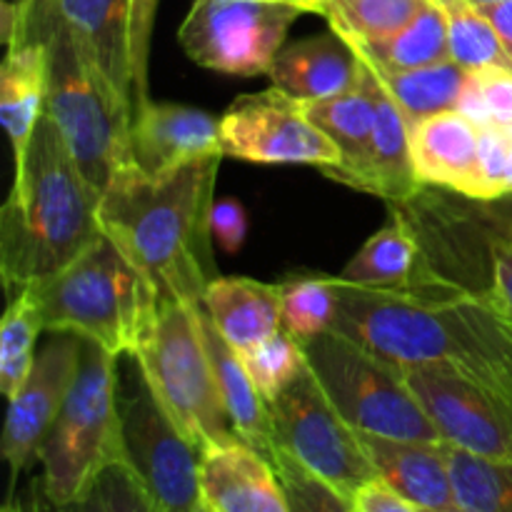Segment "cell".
Listing matches in <instances>:
<instances>
[{
    "label": "cell",
    "mask_w": 512,
    "mask_h": 512,
    "mask_svg": "<svg viewBox=\"0 0 512 512\" xmlns=\"http://www.w3.org/2000/svg\"><path fill=\"white\" fill-rule=\"evenodd\" d=\"M425 512H475V510H468V508H463V505H450V508H440V510H425Z\"/></svg>",
    "instance_id": "obj_48"
},
{
    "label": "cell",
    "mask_w": 512,
    "mask_h": 512,
    "mask_svg": "<svg viewBox=\"0 0 512 512\" xmlns=\"http://www.w3.org/2000/svg\"><path fill=\"white\" fill-rule=\"evenodd\" d=\"M423 275H428V270L420 250L418 230L398 208H393L388 223L370 235L368 243L353 255L338 278L355 288L423 293V280H428Z\"/></svg>",
    "instance_id": "obj_25"
},
{
    "label": "cell",
    "mask_w": 512,
    "mask_h": 512,
    "mask_svg": "<svg viewBox=\"0 0 512 512\" xmlns=\"http://www.w3.org/2000/svg\"><path fill=\"white\" fill-rule=\"evenodd\" d=\"M15 512H98V508H95L93 490H90L85 498L75 500V503L60 505V503H53V500L43 493L38 480H35V483L30 485L28 498H25L23 503H20V500L15 503Z\"/></svg>",
    "instance_id": "obj_43"
},
{
    "label": "cell",
    "mask_w": 512,
    "mask_h": 512,
    "mask_svg": "<svg viewBox=\"0 0 512 512\" xmlns=\"http://www.w3.org/2000/svg\"><path fill=\"white\" fill-rule=\"evenodd\" d=\"M3 38L8 53L0 68V120L18 158L28 148L30 135L45 113L48 48L45 40L15 13L13 3L3 5Z\"/></svg>",
    "instance_id": "obj_16"
},
{
    "label": "cell",
    "mask_w": 512,
    "mask_h": 512,
    "mask_svg": "<svg viewBox=\"0 0 512 512\" xmlns=\"http://www.w3.org/2000/svg\"><path fill=\"white\" fill-rule=\"evenodd\" d=\"M303 348L330 403L358 433L443 443L403 370L335 330L303 343Z\"/></svg>",
    "instance_id": "obj_9"
},
{
    "label": "cell",
    "mask_w": 512,
    "mask_h": 512,
    "mask_svg": "<svg viewBox=\"0 0 512 512\" xmlns=\"http://www.w3.org/2000/svg\"><path fill=\"white\" fill-rule=\"evenodd\" d=\"M478 138L480 130L460 110H443L410 123L413 163L423 185H438L478 200Z\"/></svg>",
    "instance_id": "obj_18"
},
{
    "label": "cell",
    "mask_w": 512,
    "mask_h": 512,
    "mask_svg": "<svg viewBox=\"0 0 512 512\" xmlns=\"http://www.w3.org/2000/svg\"><path fill=\"white\" fill-rule=\"evenodd\" d=\"M93 498L98 512H165L123 460H115L100 473Z\"/></svg>",
    "instance_id": "obj_37"
},
{
    "label": "cell",
    "mask_w": 512,
    "mask_h": 512,
    "mask_svg": "<svg viewBox=\"0 0 512 512\" xmlns=\"http://www.w3.org/2000/svg\"><path fill=\"white\" fill-rule=\"evenodd\" d=\"M283 288V328L300 343L320 338L335 328L340 308L338 275H308L280 283Z\"/></svg>",
    "instance_id": "obj_32"
},
{
    "label": "cell",
    "mask_w": 512,
    "mask_h": 512,
    "mask_svg": "<svg viewBox=\"0 0 512 512\" xmlns=\"http://www.w3.org/2000/svg\"><path fill=\"white\" fill-rule=\"evenodd\" d=\"M15 13L45 40V113L63 133L75 163L100 190L133 165L130 128L135 108L118 95L88 50L60 18L55 0H15Z\"/></svg>",
    "instance_id": "obj_4"
},
{
    "label": "cell",
    "mask_w": 512,
    "mask_h": 512,
    "mask_svg": "<svg viewBox=\"0 0 512 512\" xmlns=\"http://www.w3.org/2000/svg\"><path fill=\"white\" fill-rule=\"evenodd\" d=\"M30 288L38 298L43 330L95 340L113 355L135 350L143 323L158 303L153 285L105 235L68 268Z\"/></svg>",
    "instance_id": "obj_5"
},
{
    "label": "cell",
    "mask_w": 512,
    "mask_h": 512,
    "mask_svg": "<svg viewBox=\"0 0 512 512\" xmlns=\"http://www.w3.org/2000/svg\"><path fill=\"white\" fill-rule=\"evenodd\" d=\"M268 410L275 450H285L350 500L365 483L378 480L360 433L330 403L310 365L290 388L268 403Z\"/></svg>",
    "instance_id": "obj_10"
},
{
    "label": "cell",
    "mask_w": 512,
    "mask_h": 512,
    "mask_svg": "<svg viewBox=\"0 0 512 512\" xmlns=\"http://www.w3.org/2000/svg\"><path fill=\"white\" fill-rule=\"evenodd\" d=\"M215 328L238 353L255 348L283 328V288L250 278H215L203 293Z\"/></svg>",
    "instance_id": "obj_24"
},
{
    "label": "cell",
    "mask_w": 512,
    "mask_h": 512,
    "mask_svg": "<svg viewBox=\"0 0 512 512\" xmlns=\"http://www.w3.org/2000/svg\"><path fill=\"white\" fill-rule=\"evenodd\" d=\"M223 158L260 165H340V150L310 120L305 105L270 85L245 93L220 118Z\"/></svg>",
    "instance_id": "obj_12"
},
{
    "label": "cell",
    "mask_w": 512,
    "mask_h": 512,
    "mask_svg": "<svg viewBox=\"0 0 512 512\" xmlns=\"http://www.w3.org/2000/svg\"><path fill=\"white\" fill-rule=\"evenodd\" d=\"M455 110H460L478 130L490 125L512 128V70H470Z\"/></svg>",
    "instance_id": "obj_35"
},
{
    "label": "cell",
    "mask_w": 512,
    "mask_h": 512,
    "mask_svg": "<svg viewBox=\"0 0 512 512\" xmlns=\"http://www.w3.org/2000/svg\"><path fill=\"white\" fill-rule=\"evenodd\" d=\"M333 330L400 370H455L512 408V315L490 293L368 290L340 280Z\"/></svg>",
    "instance_id": "obj_1"
},
{
    "label": "cell",
    "mask_w": 512,
    "mask_h": 512,
    "mask_svg": "<svg viewBox=\"0 0 512 512\" xmlns=\"http://www.w3.org/2000/svg\"><path fill=\"white\" fill-rule=\"evenodd\" d=\"M358 58L383 70H413L450 60L448 18L438 0H430L403 30L388 40L365 48H353Z\"/></svg>",
    "instance_id": "obj_28"
},
{
    "label": "cell",
    "mask_w": 512,
    "mask_h": 512,
    "mask_svg": "<svg viewBox=\"0 0 512 512\" xmlns=\"http://www.w3.org/2000/svg\"><path fill=\"white\" fill-rule=\"evenodd\" d=\"M490 275L488 293L498 300L500 308L512 315V230L498 228V233L490 238Z\"/></svg>",
    "instance_id": "obj_41"
},
{
    "label": "cell",
    "mask_w": 512,
    "mask_h": 512,
    "mask_svg": "<svg viewBox=\"0 0 512 512\" xmlns=\"http://www.w3.org/2000/svg\"><path fill=\"white\" fill-rule=\"evenodd\" d=\"M223 155L150 178L135 165L118 173L100 200V228L158 298L198 303L205 278L215 173Z\"/></svg>",
    "instance_id": "obj_2"
},
{
    "label": "cell",
    "mask_w": 512,
    "mask_h": 512,
    "mask_svg": "<svg viewBox=\"0 0 512 512\" xmlns=\"http://www.w3.org/2000/svg\"><path fill=\"white\" fill-rule=\"evenodd\" d=\"M240 358L265 403H273L285 388H290L308 370L303 343L285 328H280L278 333L270 335L255 348L240 353Z\"/></svg>",
    "instance_id": "obj_34"
},
{
    "label": "cell",
    "mask_w": 512,
    "mask_h": 512,
    "mask_svg": "<svg viewBox=\"0 0 512 512\" xmlns=\"http://www.w3.org/2000/svg\"><path fill=\"white\" fill-rule=\"evenodd\" d=\"M508 140H510V163H508V195H512V128H508Z\"/></svg>",
    "instance_id": "obj_47"
},
{
    "label": "cell",
    "mask_w": 512,
    "mask_h": 512,
    "mask_svg": "<svg viewBox=\"0 0 512 512\" xmlns=\"http://www.w3.org/2000/svg\"><path fill=\"white\" fill-rule=\"evenodd\" d=\"M200 500L208 512H290L275 465L243 440L203 450Z\"/></svg>",
    "instance_id": "obj_17"
},
{
    "label": "cell",
    "mask_w": 512,
    "mask_h": 512,
    "mask_svg": "<svg viewBox=\"0 0 512 512\" xmlns=\"http://www.w3.org/2000/svg\"><path fill=\"white\" fill-rule=\"evenodd\" d=\"M100 190L85 178L48 113L15 158V180L0 210V273L8 293L40 283L103 238Z\"/></svg>",
    "instance_id": "obj_3"
},
{
    "label": "cell",
    "mask_w": 512,
    "mask_h": 512,
    "mask_svg": "<svg viewBox=\"0 0 512 512\" xmlns=\"http://www.w3.org/2000/svg\"><path fill=\"white\" fill-rule=\"evenodd\" d=\"M195 318H198L200 335H203L205 350H208L210 363H213L215 383H218L220 398H223V405L228 410V418L233 423L235 433L240 435L243 443H248L250 448H255L273 463L275 438L268 403L255 390L238 350L215 328L203 300L195 303Z\"/></svg>",
    "instance_id": "obj_22"
},
{
    "label": "cell",
    "mask_w": 512,
    "mask_h": 512,
    "mask_svg": "<svg viewBox=\"0 0 512 512\" xmlns=\"http://www.w3.org/2000/svg\"><path fill=\"white\" fill-rule=\"evenodd\" d=\"M115 358L95 340H80L78 375L38 450V483L53 503L85 498L100 473L120 460Z\"/></svg>",
    "instance_id": "obj_7"
},
{
    "label": "cell",
    "mask_w": 512,
    "mask_h": 512,
    "mask_svg": "<svg viewBox=\"0 0 512 512\" xmlns=\"http://www.w3.org/2000/svg\"><path fill=\"white\" fill-rule=\"evenodd\" d=\"M448 18L450 60L465 70L508 68L512 58L488 15L473 0H438Z\"/></svg>",
    "instance_id": "obj_31"
},
{
    "label": "cell",
    "mask_w": 512,
    "mask_h": 512,
    "mask_svg": "<svg viewBox=\"0 0 512 512\" xmlns=\"http://www.w3.org/2000/svg\"><path fill=\"white\" fill-rule=\"evenodd\" d=\"M363 448L375 473L385 485L423 510H440L455 505L450 445L425 440L380 438L360 433Z\"/></svg>",
    "instance_id": "obj_19"
},
{
    "label": "cell",
    "mask_w": 512,
    "mask_h": 512,
    "mask_svg": "<svg viewBox=\"0 0 512 512\" xmlns=\"http://www.w3.org/2000/svg\"><path fill=\"white\" fill-rule=\"evenodd\" d=\"M130 153L135 168L150 178L173 173L200 158L223 155L220 120L193 105L145 100L133 113Z\"/></svg>",
    "instance_id": "obj_15"
},
{
    "label": "cell",
    "mask_w": 512,
    "mask_h": 512,
    "mask_svg": "<svg viewBox=\"0 0 512 512\" xmlns=\"http://www.w3.org/2000/svg\"><path fill=\"white\" fill-rule=\"evenodd\" d=\"M200 512H208V510H205V508H203V510H200Z\"/></svg>",
    "instance_id": "obj_51"
},
{
    "label": "cell",
    "mask_w": 512,
    "mask_h": 512,
    "mask_svg": "<svg viewBox=\"0 0 512 512\" xmlns=\"http://www.w3.org/2000/svg\"><path fill=\"white\" fill-rule=\"evenodd\" d=\"M120 460L165 512H200V450L185 438L140 365L135 350L115 358Z\"/></svg>",
    "instance_id": "obj_8"
},
{
    "label": "cell",
    "mask_w": 512,
    "mask_h": 512,
    "mask_svg": "<svg viewBox=\"0 0 512 512\" xmlns=\"http://www.w3.org/2000/svg\"><path fill=\"white\" fill-rule=\"evenodd\" d=\"M210 238L223 248V253H240L248 238V215L238 200H215L210 208Z\"/></svg>",
    "instance_id": "obj_40"
},
{
    "label": "cell",
    "mask_w": 512,
    "mask_h": 512,
    "mask_svg": "<svg viewBox=\"0 0 512 512\" xmlns=\"http://www.w3.org/2000/svg\"><path fill=\"white\" fill-rule=\"evenodd\" d=\"M353 505L358 512H425L420 505L410 503L400 493H395L383 480H370L353 495Z\"/></svg>",
    "instance_id": "obj_42"
},
{
    "label": "cell",
    "mask_w": 512,
    "mask_h": 512,
    "mask_svg": "<svg viewBox=\"0 0 512 512\" xmlns=\"http://www.w3.org/2000/svg\"><path fill=\"white\" fill-rule=\"evenodd\" d=\"M375 110H378V120H375L368 158L340 183L393 205L410 203L423 190V180L418 178L413 148H410V123L400 113L398 105L388 98V93L380 88L378 80H375Z\"/></svg>",
    "instance_id": "obj_20"
},
{
    "label": "cell",
    "mask_w": 512,
    "mask_h": 512,
    "mask_svg": "<svg viewBox=\"0 0 512 512\" xmlns=\"http://www.w3.org/2000/svg\"><path fill=\"white\" fill-rule=\"evenodd\" d=\"M305 10L290 0H195L178 30L193 63L225 75H268Z\"/></svg>",
    "instance_id": "obj_11"
},
{
    "label": "cell",
    "mask_w": 512,
    "mask_h": 512,
    "mask_svg": "<svg viewBox=\"0 0 512 512\" xmlns=\"http://www.w3.org/2000/svg\"><path fill=\"white\" fill-rule=\"evenodd\" d=\"M3 512H15V503H8L5 505V510Z\"/></svg>",
    "instance_id": "obj_50"
},
{
    "label": "cell",
    "mask_w": 512,
    "mask_h": 512,
    "mask_svg": "<svg viewBox=\"0 0 512 512\" xmlns=\"http://www.w3.org/2000/svg\"><path fill=\"white\" fill-rule=\"evenodd\" d=\"M40 333L45 330L33 288L13 290L0 323V393L5 400L15 398L33 370Z\"/></svg>",
    "instance_id": "obj_30"
},
{
    "label": "cell",
    "mask_w": 512,
    "mask_h": 512,
    "mask_svg": "<svg viewBox=\"0 0 512 512\" xmlns=\"http://www.w3.org/2000/svg\"><path fill=\"white\" fill-rule=\"evenodd\" d=\"M475 5H488V3H500V0H473Z\"/></svg>",
    "instance_id": "obj_49"
},
{
    "label": "cell",
    "mask_w": 512,
    "mask_h": 512,
    "mask_svg": "<svg viewBox=\"0 0 512 512\" xmlns=\"http://www.w3.org/2000/svg\"><path fill=\"white\" fill-rule=\"evenodd\" d=\"M60 18L83 43L118 95L135 108L130 58V0H55Z\"/></svg>",
    "instance_id": "obj_23"
},
{
    "label": "cell",
    "mask_w": 512,
    "mask_h": 512,
    "mask_svg": "<svg viewBox=\"0 0 512 512\" xmlns=\"http://www.w3.org/2000/svg\"><path fill=\"white\" fill-rule=\"evenodd\" d=\"M450 473L455 505L475 512H512V463L478 458L450 445Z\"/></svg>",
    "instance_id": "obj_33"
},
{
    "label": "cell",
    "mask_w": 512,
    "mask_h": 512,
    "mask_svg": "<svg viewBox=\"0 0 512 512\" xmlns=\"http://www.w3.org/2000/svg\"><path fill=\"white\" fill-rule=\"evenodd\" d=\"M158 5L160 0H130V58H133L135 108L150 100V40H153Z\"/></svg>",
    "instance_id": "obj_39"
},
{
    "label": "cell",
    "mask_w": 512,
    "mask_h": 512,
    "mask_svg": "<svg viewBox=\"0 0 512 512\" xmlns=\"http://www.w3.org/2000/svg\"><path fill=\"white\" fill-rule=\"evenodd\" d=\"M270 83L300 103L343 95L360 80V58L340 35H313L283 45L268 73Z\"/></svg>",
    "instance_id": "obj_21"
},
{
    "label": "cell",
    "mask_w": 512,
    "mask_h": 512,
    "mask_svg": "<svg viewBox=\"0 0 512 512\" xmlns=\"http://www.w3.org/2000/svg\"><path fill=\"white\" fill-rule=\"evenodd\" d=\"M365 65L375 75L380 88L388 93V98L398 105L400 113L408 118V123H418L443 110H455L470 75V70L453 60L413 70H383L370 63Z\"/></svg>",
    "instance_id": "obj_27"
},
{
    "label": "cell",
    "mask_w": 512,
    "mask_h": 512,
    "mask_svg": "<svg viewBox=\"0 0 512 512\" xmlns=\"http://www.w3.org/2000/svg\"><path fill=\"white\" fill-rule=\"evenodd\" d=\"M440 438L485 460L512 463V408L448 368L403 370Z\"/></svg>",
    "instance_id": "obj_13"
},
{
    "label": "cell",
    "mask_w": 512,
    "mask_h": 512,
    "mask_svg": "<svg viewBox=\"0 0 512 512\" xmlns=\"http://www.w3.org/2000/svg\"><path fill=\"white\" fill-rule=\"evenodd\" d=\"M305 113L310 115L315 125L328 135L340 150V165H330V168H320L323 175L330 180H343L350 173L365 163L370 153V143H373L375 120H378V110H375V78L370 73L368 65L360 60V80L343 95H335L328 100H313V103H303Z\"/></svg>",
    "instance_id": "obj_26"
},
{
    "label": "cell",
    "mask_w": 512,
    "mask_h": 512,
    "mask_svg": "<svg viewBox=\"0 0 512 512\" xmlns=\"http://www.w3.org/2000/svg\"><path fill=\"white\" fill-rule=\"evenodd\" d=\"M135 355L163 408L200 450L238 443L213 363L200 335L195 303L158 298L135 343Z\"/></svg>",
    "instance_id": "obj_6"
},
{
    "label": "cell",
    "mask_w": 512,
    "mask_h": 512,
    "mask_svg": "<svg viewBox=\"0 0 512 512\" xmlns=\"http://www.w3.org/2000/svg\"><path fill=\"white\" fill-rule=\"evenodd\" d=\"M273 465L278 470L290 512H358L348 495L310 473L285 450H275Z\"/></svg>",
    "instance_id": "obj_36"
},
{
    "label": "cell",
    "mask_w": 512,
    "mask_h": 512,
    "mask_svg": "<svg viewBox=\"0 0 512 512\" xmlns=\"http://www.w3.org/2000/svg\"><path fill=\"white\" fill-rule=\"evenodd\" d=\"M290 3H295L298 8H303L305 13H320V10H323V5H328L330 0H290Z\"/></svg>",
    "instance_id": "obj_46"
},
{
    "label": "cell",
    "mask_w": 512,
    "mask_h": 512,
    "mask_svg": "<svg viewBox=\"0 0 512 512\" xmlns=\"http://www.w3.org/2000/svg\"><path fill=\"white\" fill-rule=\"evenodd\" d=\"M485 15H488L490 23L495 25L498 30L500 40H503L505 50L510 53L512 58V0H500V3H488V5H478Z\"/></svg>",
    "instance_id": "obj_44"
},
{
    "label": "cell",
    "mask_w": 512,
    "mask_h": 512,
    "mask_svg": "<svg viewBox=\"0 0 512 512\" xmlns=\"http://www.w3.org/2000/svg\"><path fill=\"white\" fill-rule=\"evenodd\" d=\"M490 215L498 223V228L512 230V195H505V198L490 203Z\"/></svg>",
    "instance_id": "obj_45"
},
{
    "label": "cell",
    "mask_w": 512,
    "mask_h": 512,
    "mask_svg": "<svg viewBox=\"0 0 512 512\" xmlns=\"http://www.w3.org/2000/svg\"><path fill=\"white\" fill-rule=\"evenodd\" d=\"M430 0H330L318 15L350 48H365L403 30Z\"/></svg>",
    "instance_id": "obj_29"
},
{
    "label": "cell",
    "mask_w": 512,
    "mask_h": 512,
    "mask_svg": "<svg viewBox=\"0 0 512 512\" xmlns=\"http://www.w3.org/2000/svg\"><path fill=\"white\" fill-rule=\"evenodd\" d=\"M35 363L23 388L8 400L3 428V458L10 468V483L38 458V450L58 418L80 365V335L45 330Z\"/></svg>",
    "instance_id": "obj_14"
},
{
    "label": "cell",
    "mask_w": 512,
    "mask_h": 512,
    "mask_svg": "<svg viewBox=\"0 0 512 512\" xmlns=\"http://www.w3.org/2000/svg\"><path fill=\"white\" fill-rule=\"evenodd\" d=\"M508 163L510 140L508 128H480L478 138V173L480 203H495L508 195Z\"/></svg>",
    "instance_id": "obj_38"
}]
</instances>
